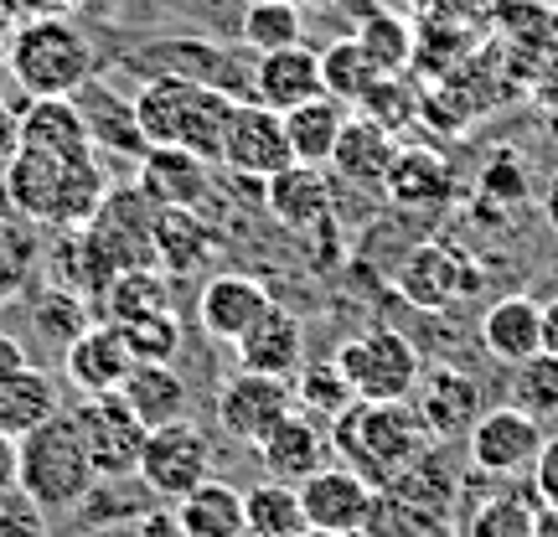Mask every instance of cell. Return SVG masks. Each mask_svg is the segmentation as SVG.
Wrapping results in <instances>:
<instances>
[{"mask_svg": "<svg viewBox=\"0 0 558 537\" xmlns=\"http://www.w3.org/2000/svg\"><path fill=\"white\" fill-rule=\"evenodd\" d=\"M456 166L429 150V145H409L393 156L388 176H383V197L388 207H399L409 218H429V212H445L456 202Z\"/></svg>", "mask_w": 558, "mask_h": 537, "instance_id": "obj_16", "label": "cell"}, {"mask_svg": "<svg viewBox=\"0 0 558 537\" xmlns=\"http://www.w3.org/2000/svg\"><path fill=\"white\" fill-rule=\"evenodd\" d=\"M21 367H32V362H26V346H21V337L0 331V382H11Z\"/></svg>", "mask_w": 558, "mask_h": 537, "instance_id": "obj_50", "label": "cell"}, {"mask_svg": "<svg viewBox=\"0 0 558 537\" xmlns=\"http://www.w3.org/2000/svg\"><path fill=\"white\" fill-rule=\"evenodd\" d=\"M507 403L522 414L558 418V357L554 352H533V357L512 362V378H507Z\"/></svg>", "mask_w": 558, "mask_h": 537, "instance_id": "obj_39", "label": "cell"}, {"mask_svg": "<svg viewBox=\"0 0 558 537\" xmlns=\"http://www.w3.org/2000/svg\"><path fill=\"white\" fill-rule=\"evenodd\" d=\"M135 186L156 207H192V212H202V202L213 197V160L192 156L181 145H150L140 156Z\"/></svg>", "mask_w": 558, "mask_h": 537, "instance_id": "obj_20", "label": "cell"}, {"mask_svg": "<svg viewBox=\"0 0 558 537\" xmlns=\"http://www.w3.org/2000/svg\"><path fill=\"white\" fill-rule=\"evenodd\" d=\"M21 150H41L58 160H88L94 156V135L83 124L78 99H26L16 114Z\"/></svg>", "mask_w": 558, "mask_h": 537, "instance_id": "obj_25", "label": "cell"}, {"mask_svg": "<svg viewBox=\"0 0 558 537\" xmlns=\"http://www.w3.org/2000/svg\"><path fill=\"white\" fill-rule=\"evenodd\" d=\"M481 346L486 357H497L501 367L543 352V305L533 295H501L486 316H481Z\"/></svg>", "mask_w": 558, "mask_h": 537, "instance_id": "obj_28", "label": "cell"}, {"mask_svg": "<svg viewBox=\"0 0 558 537\" xmlns=\"http://www.w3.org/2000/svg\"><path fill=\"white\" fill-rule=\"evenodd\" d=\"M83 11H109V5H120V0H78Z\"/></svg>", "mask_w": 558, "mask_h": 537, "instance_id": "obj_56", "label": "cell"}, {"mask_svg": "<svg viewBox=\"0 0 558 537\" xmlns=\"http://www.w3.org/2000/svg\"><path fill=\"white\" fill-rule=\"evenodd\" d=\"M414 414L424 418V429L435 444L445 439H465L471 424L481 418V388L471 373L460 367H435V373H418V388H414Z\"/></svg>", "mask_w": 558, "mask_h": 537, "instance_id": "obj_18", "label": "cell"}, {"mask_svg": "<svg viewBox=\"0 0 558 537\" xmlns=\"http://www.w3.org/2000/svg\"><path fill=\"white\" fill-rule=\"evenodd\" d=\"M218 254V228L192 207H160L156 212V269L166 274H197Z\"/></svg>", "mask_w": 558, "mask_h": 537, "instance_id": "obj_29", "label": "cell"}, {"mask_svg": "<svg viewBox=\"0 0 558 537\" xmlns=\"http://www.w3.org/2000/svg\"><path fill=\"white\" fill-rule=\"evenodd\" d=\"M254 450H259L269 480H290V486H300V480L316 476L320 465L331 460V435L320 429V418L290 408V414L279 418V424L259 439V444H254Z\"/></svg>", "mask_w": 558, "mask_h": 537, "instance_id": "obj_23", "label": "cell"}, {"mask_svg": "<svg viewBox=\"0 0 558 537\" xmlns=\"http://www.w3.org/2000/svg\"><path fill=\"white\" fill-rule=\"evenodd\" d=\"M21 150V135H16V114H11V103L0 99V171H5V160Z\"/></svg>", "mask_w": 558, "mask_h": 537, "instance_id": "obj_51", "label": "cell"}, {"mask_svg": "<svg viewBox=\"0 0 558 537\" xmlns=\"http://www.w3.org/2000/svg\"><path fill=\"white\" fill-rule=\"evenodd\" d=\"M120 399L135 408V418L145 429L177 424L192 408V393H186V378L177 373V362H135V373L124 378Z\"/></svg>", "mask_w": 558, "mask_h": 537, "instance_id": "obj_30", "label": "cell"}, {"mask_svg": "<svg viewBox=\"0 0 558 537\" xmlns=\"http://www.w3.org/2000/svg\"><path fill=\"white\" fill-rule=\"evenodd\" d=\"M543 352L558 357V295L543 300Z\"/></svg>", "mask_w": 558, "mask_h": 537, "instance_id": "obj_52", "label": "cell"}, {"mask_svg": "<svg viewBox=\"0 0 558 537\" xmlns=\"http://www.w3.org/2000/svg\"><path fill=\"white\" fill-rule=\"evenodd\" d=\"M300 507H305V527L367 537L373 512H378V486L362 480L352 465H320L316 476L300 480Z\"/></svg>", "mask_w": 558, "mask_h": 537, "instance_id": "obj_11", "label": "cell"}, {"mask_svg": "<svg viewBox=\"0 0 558 537\" xmlns=\"http://www.w3.org/2000/svg\"><path fill=\"white\" fill-rule=\"evenodd\" d=\"M295 403H300V414H311V418H331L341 414V408H352V388H347V378H341V367L337 362H305L295 378Z\"/></svg>", "mask_w": 558, "mask_h": 537, "instance_id": "obj_42", "label": "cell"}, {"mask_svg": "<svg viewBox=\"0 0 558 537\" xmlns=\"http://www.w3.org/2000/svg\"><path fill=\"white\" fill-rule=\"evenodd\" d=\"M94 73H99L94 68V41L83 37L78 21H16V32H11V83L26 99H73Z\"/></svg>", "mask_w": 558, "mask_h": 537, "instance_id": "obj_5", "label": "cell"}, {"mask_svg": "<svg viewBox=\"0 0 558 537\" xmlns=\"http://www.w3.org/2000/svg\"><path fill=\"white\" fill-rule=\"evenodd\" d=\"M58 408H62L58 382L41 367H21L11 382H0V429L5 435H26V429H37L41 418L58 414Z\"/></svg>", "mask_w": 558, "mask_h": 537, "instance_id": "obj_34", "label": "cell"}, {"mask_svg": "<svg viewBox=\"0 0 558 537\" xmlns=\"http://www.w3.org/2000/svg\"><path fill=\"white\" fill-rule=\"evenodd\" d=\"M316 94H326V83H320V52H311L305 41L275 47V52L254 58V103L284 114V109L316 99Z\"/></svg>", "mask_w": 558, "mask_h": 537, "instance_id": "obj_24", "label": "cell"}, {"mask_svg": "<svg viewBox=\"0 0 558 537\" xmlns=\"http://www.w3.org/2000/svg\"><path fill=\"white\" fill-rule=\"evenodd\" d=\"M11 491H21V444L16 435L0 429V497H11Z\"/></svg>", "mask_w": 558, "mask_h": 537, "instance_id": "obj_47", "label": "cell"}, {"mask_svg": "<svg viewBox=\"0 0 558 537\" xmlns=\"http://www.w3.org/2000/svg\"><path fill=\"white\" fill-rule=\"evenodd\" d=\"M471 284H476V274H471V264H465V254L456 243H418V248H409V259L399 264V290L418 310H445Z\"/></svg>", "mask_w": 558, "mask_h": 537, "instance_id": "obj_19", "label": "cell"}, {"mask_svg": "<svg viewBox=\"0 0 558 537\" xmlns=\"http://www.w3.org/2000/svg\"><path fill=\"white\" fill-rule=\"evenodd\" d=\"M16 444H21V497L37 501L41 512H68V507L88 501V491L99 486L73 408H58L52 418H41L37 429L16 435Z\"/></svg>", "mask_w": 558, "mask_h": 537, "instance_id": "obj_4", "label": "cell"}, {"mask_svg": "<svg viewBox=\"0 0 558 537\" xmlns=\"http://www.w3.org/2000/svg\"><path fill=\"white\" fill-rule=\"evenodd\" d=\"M16 21H41V16H68L78 11V0H11Z\"/></svg>", "mask_w": 558, "mask_h": 537, "instance_id": "obj_49", "label": "cell"}, {"mask_svg": "<svg viewBox=\"0 0 558 537\" xmlns=\"http://www.w3.org/2000/svg\"><path fill=\"white\" fill-rule=\"evenodd\" d=\"M16 32V11H11V0H0V37H11Z\"/></svg>", "mask_w": 558, "mask_h": 537, "instance_id": "obj_55", "label": "cell"}, {"mask_svg": "<svg viewBox=\"0 0 558 537\" xmlns=\"http://www.w3.org/2000/svg\"><path fill=\"white\" fill-rule=\"evenodd\" d=\"M233 94L222 88H207V83L192 78H145L135 94V120L145 145H181L192 156L213 160L222 156V135H228V120H233Z\"/></svg>", "mask_w": 558, "mask_h": 537, "instance_id": "obj_3", "label": "cell"}, {"mask_svg": "<svg viewBox=\"0 0 558 537\" xmlns=\"http://www.w3.org/2000/svg\"><path fill=\"white\" fill-rule=\"evenodd\" d=\"M233 352H239V367H248V373L295 378L300 367H305V326H300V316H290L284 305H269V316H264Z\"/></svg>", "mask_w": 558, "mask_h": 537, "instance_id": "obj_27", "label": "cell"}, {"mask_svg": "<svg viewBox=\"0 0 558 537\" xmlns=\"http://www.w3.org/2000/svg\"><path fill=\"white\" fill-rule=\"evenodd\" d=\"M156 202L140 186H109L104 207L88 222V239L104 248V259L114 269H140L156 264Z\"/></svg>", "mask_w": 558, "mask_h": 537, "instance_id": "obj_14", "label": "cell"}, {"mask_svg": "<svg viewBox=\"0 0 558 537\" xmlns=\"http://www.w3.org/2000/svg\"><path fill=\"white\" fill-rule=\"evenodd\" d=\"M124 341H130V357L135 362H177L181 352V320L177 310H160V316H145V320H130L120 326Z\"/></svg>", "mask_w": 558, "mask_h": 537, "instance_id": "obj_44", "label": "cell"}, {"mask_svg": "<svg viewBox=\"0 0 558 537\" xmlns=\"http://www.w3.org/2000/svg\"><path fill=\"white\" fill-rule=\"evenodd\" d=\"M300 537H341V533H320V527H305Z\"/></svg>", "mask_w": 558, "mask_h": 537, "instance_id": "obj_57", "label": "cell"}, {"mask_svg": "<svg viewBox=\"0 0 558 537\" xmlns=\"http://www.w3.org/2000/svg\"><path fill=\"white\" fill-rule=\"evenodd\" d=\"M399 156V145H393V130H383L378 120H367L362 109L347 114L341 124V139L337 150H331V176L347 181V186H367V192H383V176H388V166Z\"/></svg>", "mask_w": 558, "mask_h": 537, "instance_id": "obj_26", "label": "cell"}, {"mask_svg": "<svg viewBox=\"0 0 558 537\" xmlns=\"http://www.w3.org/2000/svg\"><path fill=\"white\" fill-rule=\"evenodd\" d=\"M264 192V212L284 228V233H316L331 222V207H337V176L331 166H305V160H290L284 171L259 186Z\"/></svg>", "mask_w": 558, "mask_h": 537, "instance_id": "obj_15", "label": "cell"}, {"mask_svg": "<svg viewBox=\"0 0 558 537\" xmlns=\"http://www.w3.org/2000/svg\"><path fill=\"white\" fill-rule=\"evenodd\" d=\"M78 109H83V124H88V135H94V150L104 156H120V160H140L150 145L140 135V120H135V94H120L109 78H94L83 83L78 94Z\"/></svg>", "mask_w": 558, "mask_h": 537, "instance_id": "obj_22", "label": "cell"}, {"mask_svg": "<svg viewBox=\"0 0 558 537\" xmlns=\"http://www.w3.org/2000/svg\"><path fill=\"white\" fill-rule=\"evenodd\" d=\"M140 486L150 497L171 501L177 507L192 486L213 476V439L202 435L192 418H177V424H160L145 435V450H140Z\"/></svg>", "mask_w": 558, "mask_h": 537, "instance_id": "obj_8", "label": "cell"}, {"mask_svg": "<svg viewBox=\"0 0 558 537\" xmlns=\"http://www.w3.org/2000/svg\"><path fill=\"white\" fill-rule=\"evenodd\" d=\"M357 47L367 52V62L378 68V78H399V73H409V62H414V32L403 26L393 11H367V16L357 21Z\"/></svg>", "mask_w": 558, "mask_h": 537, "instance_id": "obj_37", "label": "cell"}, {"mask_svg": "<svg viewBox=\"0 0 558 537\" xmlns=\"http://www.w3.org/2000/svg\"><path fill=\"white\" fill-rule=\"evenodd\" d=\"M543 218H548V228L558 233V171L548 176V186H543Z\"/></svg>", "mask_w": 558, "mask_h": 537, "instance_id": "obj_53", "label": "cell"}, {"mask_svg": "<svg viewBox=\"0 0 558 537\" xmlns=\"http://www.w3.org/2000/svg\"><path fill=\"white\" fill-rule=\"evenodd\" d=\"M320 83H326L331 99H341L347 109H357V103L367 99V88L378 83V68L367 62L357 37H337L326 52H320Z\"/></svg>", "mask_w": 558, "mask_h": 537, "instance_id": "obj_38", "label": "cell"}, {"mask_svg": "<svg viewBox=\"0 0 558 537\" xmlns=\"http://www.w3.org/2000/svg\"><path fill=\"white\" fill-rule=\"evenodd\" d=\"M243 522H248V537H300L305 533L300 486L264 476L259 486L243 491Z\"/></svg>", "mask_w": 558, "mask_h": 537, "instance_id": "obj_35", "label": "cell"}, {"mask_svg": "<svg viewBox=\"0 0 558 537\" xmlns=\"http://www.w3.org/2000/svg\"><path fill=\"white\" fill-rule=\"evenodd\" d=\"M62 367H68V382L78 388L83 399H94V393H120L124 378L135 373V357H130V341H124L120 326L94 320V326L62 352Z\"/></svg>", "mask_w": 558, "mask_h": 537, "instance_id": "obj_21", "label": "cell"}, {"mask_svg": "<svg viewBox=\"0 0 558 537\" xmlns=\"http://www.w3.org/2000/svg\"><path fill=\"white\" fill-rule=\"evenodd\" d=\"M290 135H284V114L264 109L254 99L233 103V120H228V135H222V156L218 166H228L239 181H269L275 171L290 166Z\"/></svg>", "mask_w": 558, "mask_h": 537, "instance_id": "obj_12", "label": "cell"}, {"mask_svg": "<svg viewBox=\"0 0 558 537\" xmlns=\"http://www.w3.org/2000/svg\"><path fill=\"white\" fill-rule=\"evenodd\" d=\"M99 310L109 326H130V320L160 316L171 310V274L156 264H140V269H120V274L104 284Z\"/></svg>", "mask_w": 558, "mask_h": 537, "instance_id": "obj_32", "label": "cell"}, {"mask_svg": "<svg viewBox=\"0 0 558 537\" xmlns=\"http://www.w3.org/2000/svg\"><path fill=\"white\" fill-rule=\"evenodd\" d=\"M543 424L533 414H522L512 403L501 408H481V418L471 424L465 435V460L476 465L481 476H497V480H512V476H533V465L543 455Z\"/></svg>", "mask_w": 558, "mask_h": 537, "instance_id": "obj_9", "label": "cell"}, {"mask_svg": "<svg viewBox=\"0 0 558 537\" xmlns=\"http://www.w3.org/2000/svg\"><path fill=\"white\" fill-rule=\"evenodd\" d=\"M78 418V435L88 444V460H94V476L99 480H124L140 471V450H145V424L135 418V408L120 399V393H94L73 408Z\"/></svg>", "mask_w": 558, "mask_h": 537, "instance_id": "obj_10", "label": "cell"}, {"mask_svg": "<svg viewBox=\"0 0 558 537\" xmlns=\"http://www.w3.org/2000/svg\"><path fill=\"white\" fill-rule=\"evenodd\" d=\"M32 326H37V337L47 341V346H58V352H68L73 341L94 326V310H88V295H78V290H47V295L37 300V310H32Z\"/></svg>", "mask_w": 558, "mask_h": 537, "instance_id": "obj_41", "label": "cell"}, {"mask_svg": "<svg viewBox=\"0 0 558 537\" xmlns=\"http://www.w3.org/2000/svg\"><path fill=\"white\" fill-rule=\"evenodd\" d=\"M130 68L140 73V83L171 73V78L222 88L233 99H254V62H243L239 52H228V47H218V41H207V37H160L150 47H140L135 58H130Z\"/></svg>", "mask_w": 558, "mask_h": 537, "instance_id": "obj_7", "label": "cell"}, {"mask_svg": "<svg viewBox=\"0 0 558 537\" xmlns=\"http://www.w3.org/2000/svg\"><path fill=\"white\" fill-rule=\"evenodd\" d=\"M290 408H295V382L290 378H269V373L239 367V373L218 388V429L228 439L248 444V450H254Z\"/></svg>", "mask_w": 558, "mask_h": 537, "instance_id": "obj_13", "label": "cell"}, {"mask_svg": "<svg viewBox=\"0 0 558 537\" xmlns=\"http://www.w3.org/2000/svg\"><path fill=\"white\" fill-rule=\"evenodd\" d=\"M11 88V37H0V99Z\"/></svg>", "mask_w": 558, "mask_h": 537, "instance_id": "obj_54", "label": "cell"}, {"mask_svg": "<svg viewBox=\"0 0 558 537\" xmlns=\"http://www.w3.org/2000/svg\"><path fill=\"white\" fill-rule=\"evenodd\" d=\"M135 537H186V533H181L177 507H156V512H140Z\"/></svg>", "mask_w": 558, "mask_h": 537, "instance_id": "obj_48", "label": "cell"}, {"mask_svg": "<svg viewBox=\"0 0 558 537\" xmlns=\"http://www.w3.org/2000/svg\"><path fill=\"white\" fill-rule=\"evenodd\" d=\"M538 507L518 491H492L476 501V512L465 517V537H533L538 527Z\"/></svg>", "mask_w": 558, "mask_h": 537, "instance_id": "obj_40", "label": "cell"}, {"mask_svg": "<svg viewBox=\"0 0 558 537\" xmlns=\"http://www.w3.org/2000/svg\"><path fill=\"white\" fill-rule=\"evenodd\" d=\"M533 491H538L543 507H558V435L543 439V455L533 465Z\"/></svg>", "mask_w": 558, "mask_h": 537, "instance_id": "obj_46", "label": "cell"}, {"mask_svg": "<svg viewBox=\"0 0 558 537\" xmlns=\"http://www.w3.org/2000/svg\"><path fill=\"white\" fill-rule=\"evenodd\" d=\"M347 103L331 99V94H316V99L284 109V135H290V156L305 160V166H326L331 150L341 139V124H347Z\"/></svg>", "mask_w": 558, "mask_h": 537, "instance_id": "obj_33", "label": "cell"}, {"mask_svg": "<svg viewBox=\"0 0 558 537\" xmlns=\"http://www.w3.org/2000/svg\"><path fill=\"white\" fill-rule=\"evenodd\" d=\"M341 378L352 388V399L362 403H399V399H414L418 388V352L414 341L403 331H388V326H367L357 337H347L337 346Z\"/></svg>", "mask_w": 558, "mask_h": 537, "instance_id": "obj_6", "label": "cell"}, {"mask_svg": "<svg viewBox=\"0 0 558 537\" xmlns=\"http://www.w3.org/2000/svg\"><path fill=\"white\" fill-rule=\"evenodd\" d=\"M331 455H341L362 480L373 486H393V480L418 465V460L435 450V439L424 429V418L414 414V403L399 399V403H352L331 418Z\"/></svg>", "mask_w": 558, "mask_h": 537, "instance_id": "obj_2", "label": "cell"}, {"mask_svg": "<svg viewBox=\"0 0 558 537\" xmlns=\"http://www.w3.org/2000/svg\"><path fill=\"white\" fill-rule=\"evenodd\" d=\"M0 192L11 202V212L37 228L68 233V228H88L94 212L109 197V176L94 156L88 160H58L41 150H16L0 171Z\"/></svg>", "mask_w": 558, "mask_h": 537, "instance_id": "obj_1", "label": "cell"}, {"mask_svg": "<svg viewBox=\"0 0 558 537\" xmlns=\"http://www.w3.org/2000/svg\"><path fill=\"white\" fill-rule=\"evenodd\" d=\"M37 274V233L26 228V218L0 212V305L16 300Z\"/></svg>", "mask_w": 558, "mask_h": 537, "instance_id": "obj_43", "label": "cell"}, {"mask_svg": "<svg viewBox=\"0 0 558 537\" xmlns=\"http://www.w3.org/2000/svg\"><path fill=\"white\" fill-rule=\"evenodd\" d=\"M239 41L254 58L275 52V47H295V41H305V11L295 0H243Z\"/></svg>", "mask_w": 558, "mask_h": 537, "instance_id": "obj_36", "label": "cell"}, {"mask_svg": "<svg viewBox=\"0 0 558 537\" xmlns=\"http://www.w3.org/2000/svg\"><path fill=\"white\" fill-rule=\"evenodd\" d=\"M177 517H181V533L186 537H248L243 491L218 476H207L202 486H192V491L177 501Z\"/></svg>", "mask_w": 558, "mask_h": 537, "instance_id": "obj_31", "label": "cell"}, {"mask_svg": "<svg viewBox=\"0 0 558 537\" xmlns=\"http://www.w3.org/2000/svg\"><path fill=\"white\" fill-rule=\"evenodd\" d=\"M0 537H52V533H47V522H41L37 501L16 497L11 507H0Z\"/></svg>", "mask_w": 558, "mask_h": 537, "instance_id": "obj_45", "label": "cell"}, {"mask_svg": "<svg viewBox=\"0 0 558 537\" xmlns=\"http://www.w3.org/2000/svg\"><path fill=\"white\" fill-rule=\"evenodd\" d=\"M269 305H275V295H269L254 274H213L197 295V320L213 341L239 346V341L269 316Z\"/></svg>", "mask_w": 558, "mask_h": 537, "instance_id": "obj_17", "label": "cell"}]
</instances>
